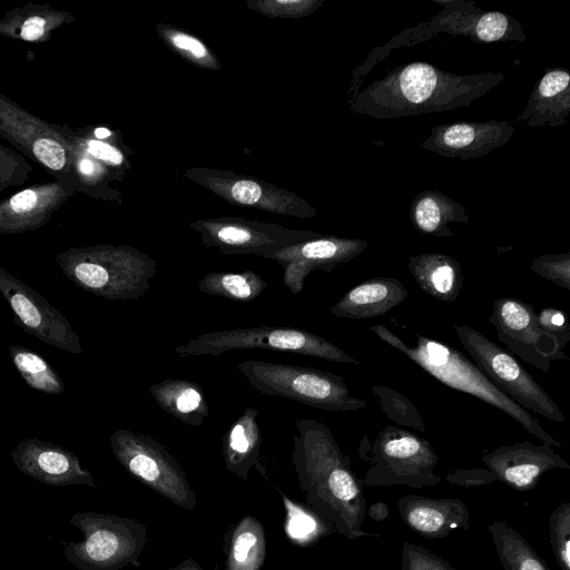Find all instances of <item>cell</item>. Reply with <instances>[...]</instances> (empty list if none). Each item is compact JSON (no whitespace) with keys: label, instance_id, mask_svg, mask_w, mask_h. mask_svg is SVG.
<instances>
[{"label":"cell","instance_id":"6da1fadb","mask_svg":"<svg viewBox=\"0 0 570 570\" xmlns=\"http://www.w3.org/2000/svg\"><path fill=\"white\" fill-rule=\"evenodd\" d=\"M292 462L306 504L350 540L372 535L362 530L366 512L363 481L353 472L331 429L297 419Z\"/></svg>","mask_w":570,"mask_h":570},{"label":"cell","instance_id":"7a4b0ae2","mask_svg":"<svg viewBox=\"0 0 570 570\" xmlns=\"http://www.w3.org/2000/svg\"><path fill=\"white\" fill-rule=\"evenodd\" d=\"M502 79L498 72L459 76L426 62H412L366 87L352 108L363 116L387 119L469 107Z\"/></svg>","mask_w":570,"mask_h":570},{"label":"cell","instance_id":"3957f363","mask_svg":"<svg viewBox=\"0 0 570 570\" xmlns=\"http://www.w3.org/2000/svg\"><path fill=\"white\" fill-rule=\"evenodd\" d=\"M370 331L407 356L439 382L494 406L511 416L543 443L561 448V443L541 426L538 419L500 391L474 362L456 348L419 334H415L416 342L409 345L384 325H373Z\"/></svg>","mask_w":570,"mask_h":570},{"label":"cell","instance_id":"277c9868","mask_svg":"<svg viewBox=\"0 0 570 570\" xmlns=\"http://www.w3.org/2000/svg\"><path fill=\"white\" fill-rule=\"evenodd\" d=\"M57 261L69 281L110 301L138 299L150 288L157 273L153 258L128 246L70 250Z\"/></svg>","mask_w":570,"mask_h":570},{"label":"cell","instance_id":"5b68a950","mask_svg":"<svg viewBox=\"0 0 570 570\" xmlns=\"http://www.w3.org/2000/svg\"><path fill=\"white\" fill-rule=\"evenodd\" d=\"M358 454L368 463L364 487L406 485L413 489L436 485L441 476L434 472L439 455L431 443L393 425L381 430L372 443L364 436Z\"/></svg>","mask_w":570,"mask_h":570},{"label":"cell","instance_id":"8992f818","mask_svg":"<svg viewBox=\"0 0 570 570\" xmlns=\"http://www.w3.org/2000/svg\"><path fill=\"white\" fill-rule=\"evenodd\" d=\"M237 370L258 392L327 411H358L366 401L350 392L343 376L317 368L267 361H243Z\"/></svg>","mask_w":570,"mask_h":570},{"label":"cell","instance_id":"52a82bcc","mask_svg":"<svg viewBox=\"0 0 570 570\" xmlns=\"http://www.w3.org/2000/svg\"><path fill=\"white\" fill-rule=\"evenodd\" d=\"M70 523L83 539L63 547L67 560L79 570H120L138 567L148 542L147 525L135 519L98 512H78Z\"/></svg>","mask_w":570,"mask_h":570},{"label":"cell","instance_id":"ba28073f","mask_svg":"<svg viewBox=\"0 0 570 570\" xmlns=\"http://www.w3.org/2000/svg\"><path fill=\"white\" fill-rule=\"evenodd\" d=\"M262 348L291 352L326 361L358 365L345 351L308 331L289 326L238 327L204 333L175 347L180 357L218 356L234 350Z\"/></svg>","mask_w":570,"mask_h":570},{"label":"cell","instance_id":"9c48e42d","mask_svg":"<svg viewBox=\"0 0 570 570\" xmlns=\"http://www.w3.org/2000/svg\"><path fill=\"white\" fill-rule=\"evenodd\" d=\"M454 331L474 364L513 402L550 421H566L556 401L507 350L469 325L455 324Z\"/></svg>","mask_w":570,"mask_h":570},{"label":"cell","instance_id":"30bf717a","mask_svg":"<svg viewBox=\"0 0 570 570\" xmlns=\"http://www.w3.org/2000/svg\"><path fill=\"white\" fill-rule=\"evenodd\" d=\"M110 449L117 461L141 483L186 510L197 498L177 459L158 440L127 429L115 431Z\"/></svg>","mask_w":570,"mask_h":570},{"label":"cell","instance_id":"8fae6325","mask_svg":"<svg viewBox=\"0 0 570 570\" xmlns=\"http://www.w3.org/2000/svg\"><path fill=\"white\" fill-rule=\"evenodd\" d=\"M489 322L511 353L539 371L548 373L552 361H569L556 340L540 327L534 307L522 299L497 298Z\"/></svg>","mask_w":570,"mask_h":570},{"label":"cell","instance_id":"7c38bea8","mask_svg":"<svg viewBox=\"0 0 570 570\" xmlns=\"http://www.w3.org/2000/svg\"><path fill=\"white\" fill-rule=\"evenodd\" d=\"M0 294L17 324L42 343L81 354V343L71 323L37 291L0 267Z\"/></svg>","mask_w":570,"mask_h":570},{"label":"cell","instance_id":"4fadbf2b","mask_svg":"<svg viewBox=\"0 0 570 570\" xmlns=\"http://www.w3.org/2000/svg\"><path fill=\"white\" fill-rule=\"evenodd\" d=\"M367 246L363 239L315 235L265 258L274 259L283 267L284 285L292 294H298L312 272L330 273L358 256Z\"/></svg>","mask_w":570,"mask_h":570},{"label":"cell","instance_id":"5bb4252c","mask_svg":"<svg viewBox=\"0 0 570 570\" xmlns=\"http://www.w3.org/2000/svg\"><path fill=\"white\" fill-rule=\"evenodd\" d=\"M481 460L498 481L521 492L534 489L543 473L549 470H570V464L552 445H535L529 441L501 445L491 452H484Z\"/></svg>","mask_w":570,"mask_h":570},{"label":"cell","instance_id":"9a60e30c","mask_svg":"<svg viewBox=\"0 0 570 570\" xmlns=\"http://www.w3.org/2000/svg\"><path fill=\"white\" fill-rule=\"evenodd\" d=\"M195 228L203 243L217 247L223 254H255L264 258L284 247L308 239L315 234L264 227L239 222H203Z\"/></svg>","mask_w":570,"mask_h":570},{"label":"cell","instance_id":"2e32d148","mask_svg":"<svg viewBox=\"0 0 570 570\" xmlns=\"http://www.w3.org/2000/svg\"><path fill=\"white\" fill-rule=\"evenodd\" d=\"M16 468L48 485H88L97 488L90 471L83 469L71 451L52 442L23 439L11 451Z\"/></svg>","mask_w":570,"mask_h":570},{"label":"cell","instance_id":"e0dca14e","mask_svg":"<svg viewBox=\"0 0 570 570\" xmlns=\"http://www.w3.org/2000/svg\"><path fill=\"white\" fill-rule=\"evenodd\" d=\"M514 130L509 122L495 120L439 125L422 146L444 157L470 160L503 146Z\"/></svg>","mask_w":570,"mask_h":570},{"label":"cell","instance_id":"ac0fdd59","mask_svg":"<svg viewBox=\"0 0 570 570\" xmlns=\"http://www.w3.org/2000/svg\"><path fill=\"white\" fill-rule=\"evenodd\" d=\"M397 509L402 521L425 539H442L454 530L470 529L469 510L456 498L435 499L410 494L399 499Z\"/></svg>","mask_w":570,"mask_h":570},{"label":"cell","instance_id":"d6986e66","mask_svg":"<svg viewBox=\"0 0 570 570\" xmlns=\"http://www.w3.org/2000/svg\"><path fill=\"white\" fill-rule=\"evenodd\" d=\"M407 295L409 291L396 278H370L347 291L330 312L341 318H374L392 311L404 302Z\"/></svg>","mask_w":570,"mask_h":570},{"label":"cell","instance_id":"ffe728a7","mask_svg":"<svg viewBox=\"0 0 570 570\" xmlns=\"http://www.w3.org/2000/svg\"><path fill=\"white\" fill-rule=\"evenodd\" d=\"M570 112V75L567 69L548 70L533 88L518 117L529 126H560L568 122Z\"/></svg>","mask_w":570,"mask_h":570},{"label":"cell","instance_id":"44dd1931","mask_svg":"<svg viewBox=\"0 0 570 570\" xmlns=\"http://www.w3.org/2000/svg\"><path fill=\"white\" fill-rule=\"evenodd\" d=\"M415 283L441 302H454L463 286L461 266L453 257L441 253L411 256L407 263Z\"/></svg>","mask_w":570,"mask_h":570},{"label":"cell","instance_id":"7402d4cb","mask_svg":"<svg viewBox=\"0 0 570 570\" xmlns=\"http://www.w3.org/2000/svg\"><path fill=\"white\" fill-rule=\"evenodd\" d=\"M258 411L247 406L227 429L223 438V456L226 469L246 481L255 465L262 446V432L257 422Z\"/></svg>","mask_w":570,"mask_h":570},{"label":"cell","instance_id":"603a6c76","mask_svg":"<svg viewBox=\"0 0 570 570\" xmlns=\"http://www.w3.org/2000/svg\"><path fill=\"white\" fill-rule=\"evenodd\" d=\"M157 405L178 421L200 426L209 415V405L199 384L187 379H165L150 385Z\"/></svg>","mask_w":570,"mask_h":570},{"label":"cell","instance_id":"cb8c5ba5","mask_svg":"<svg viewBox=\"0 0 570 570\" xmlns=\"http://www.w3.org/2000/svg\"><path fill=\"white\" fill-rule=\"evenodd\" d=\"M411 219L414 227L425 234L438 237L453 236L449 223H468L464 208L439 191L425 190L419 194L411 206Z\"/></svg>","mask_w":570,"mask_h":570},{"label":"cell","instance_id":"d4e9b609","mask_svg":"<svg viewBox=\"0 0 570 570\" xmlns=\"http://www.w3.org/2000/svg\"><path fill=\"white\" fill-rule=\"evenodd\" d=\"M226 570H261L266 556L263 524L245 515L233 529L226 550Z\"/></svg>","mask_w":570,"mask_h":570},{"label":"cell","instance_id":"484cf974","mask_svg":"<svg viewBox=\"0 0 570 570\" xmlns=\"http://www.w3.org/2000/svg\"><path fill=\"white\" fill-rule=\"evenodd\" d=\"M503 570H550L528 540L507 522L488 527Z\"/></svg>","mask_w":570,"mask_h":570},{"label":"cell","instance_id":"4316f807","mask_svg":"<svg viewBox=\"0 0 570 570\" xmlns=\"http://www.w3.org/2000/svg\"><path fill=\"white\" fill-rule=\"evenodd\" d=\"M266 287V281L253 271L210 272L197 283L199 292L235 302H252Z\"/></svg>","mask_w":570,"mask_h":570},{"label":"cell","instance_id":"83f0119b","mask_svg":"<svg viewBox=\"0 0 570 570\" xmlns=\"http://www.w3.org/2000/svg\"><path fill=\"white\" fill-rule=\"evenodd\" d=\"M9 355L16 370L31 389L51 395L65 392L62 380L40 354L20 345H12L9 347Z\"/></svg>","mask_w":570,"mask_h":570},{"label":"cell","instance_id":"f1b7e54d","mask_svg":"<svg viewBox=\"0 0 570 570\" xmlns=\"http://www.w3.org/2000/svg\"><path fill=\"white\" fill-rule=\"evenodd\" d=\"M283 502L286 512L285 532L294 544L312 546L322 537L335 532L334 527L309 507L296 503L285 495Z\"/></svg>","mask_w":570,"mask_h":570},{"label":"cell","instance_id":"f546056e","mask_svg":"<svg viewBox=\"0 0 570 570\" xmlns=\"http://www.w3.org/2000/svg\"><path fill=\"white\" fill-rule=\"evenodd\" d=\"M372 392L379 397L384 414L394 423L419 431H425V423L416 406L396 390L373 385Z\"/></svg>","mask_w":570,"mask_h":570},{"label":"cell","instance_id":"4dcf8cb0","mask_svg":"<svg viewBox=\"0 0 570 570\" xmlns=\"http://www.w3.org/2000/svg\"><path fill=\"white\" fill-rule=\"evenodd\" d=\"M474 39L484 42L499 40H524L525 35L522 27L512 17L502 12H484L479 16L475 28Z\"/></svg>","mask_w":570,"mask_h":570},{"label":"cell","instance_id":"1f68e13d","mask_svg":"<svg viewBox=\"0 0 570 570\" xmlns=\"http://www.w3.org/2000/svg\"><path fill=\"white\" fill-rule=\"evenodd\" d=\"M549 539L561 570H570V503L558 505L549 517Z\"/></svg>","mask_w":570,"mask_h":570},{"label":"cell","instance_id":"d6a6232c","mask_svg":"<svg viewBox=\"0 0 570 570\" xmlns=\"http://www.w3.org/2000/svg\"><path fill=\"white\" fill-rule=\"evenodd\" d=\"M530 268L544 279L569 291L570 289V253L547 254L539 256Z\"/></svg>","mask_w":570,"mask_h":570},{"label":"cell","instance_id":"836d02e7","mask_svg":"<svg viewBox=\"0 0 570 570\" xmlns=\"http://www.w3.org/2000/svg\"><path fill=\"white\" fill-rule=\"evenodd\" d=\"M401 570H456L439 554L411 542H403Z\"/></svg>","mask_w":570,"mask_h":570},{"label":"cell","instance_id":"e575fe53","mask_svg":"<svg viewBox=\"0 0 570 570\" xmlns=\"http://www.w3.org/2000/svg\"><path fill=\"white\" fill-rule=\"evenodd\" d=\"M537 320L540 327L552 336L558 346L563 350L570 341V330L566 314L554 307H543L537 313Z\"/></svg>","mask_w":570,"mask_h":570},{"label":"cell","instance_id":"d590c367","mask_svg":"<svg viewBox=\"0 0 570 570\" xmlns=\"http://www.w3.org/2000/svg\"><path fill=\"white\" fill-rule=\"evenodd\" d=\"M453 485L474 488L497 482V476L487 468L455 469L445 475Z\"/></svg>","mask_w":570,"mask_h":570},{"label":"cell","instance_id":"8d00e7d4","mask_svg":"<svg viewBox=\"0 0 570 570\" xmlns=\"http://www.w3.org/2000/svg\"><path fill=\"white\" fill-rule=\"evenodd\" d=\"M33 153L42 164L51 169L58 170L65 165V150L50 138L37 139L33 144Z\"/></svg>","mask_w":570,"mask_h":570},{"label":"cell","instance_id":"74e56055","mask_svg":"<svg viewBox=\"0 0 570 570\" xmlns=\"http://www.w3.org/2000/svg\"><path fill=\"white\" fill-rule=\"evenodd\" d=\"M168 39L171 45L180 50L187 52L194 60L210 63V55L207 48L193 36L181 32H169Z\"/></svg>","mask_w":570,"mask_h":570},{"label":"cell","instance_id":"f35d334b","mask_svg":"<svg viewBox=\"0 0 570 570\" xmlns=\"http://www.w3.org/2000/svg\"><path fill=\"white\" fill-rule=\"evenodd\" d=\"M229 195L239 204L254 205L263 198V189L253 180L240 179L232 184Z\"/></svg>","mask_w":570,"mask_h":570},{"label":"cell","instance_id":"ab89813d","mask_svg":"<svg viewBox=\"0 0 570 570\" xmlns=\"http://www.w3.org/2000/svg\"><path fill=\"white\" fill-rule=\"evenodd\" d=\"M88 150L96 158L112 164H120L122 161V155L116 148L99 140H90L88 142Z\"/></svg>","mask_w":570,"mask_h":570},{"label":"cell","instance_id":"60d3db41","mask_svg":"<svg viewBox=\"0 0 570 570\" xmlns=\"http://www.w3.org/2000/svg\"><path fill=\"white\" fill-rule=\"evenodd\" d=\"M37 194L32 189H24L10 199V207L16 213H28L37 204Z\"/></svg>","mask_w":570,"mask_h":570},{"label":"cell","instance_id":"b9f144b4","mask_svg":"<svg viewBox=\"0 0 570 570\" xmlns=\"http://www.w3.org/2000/svg\"><path fill=\"white\" fill-rule=\"evenodd\" d=\"M45 26V19L41 17H31L23 22L20 36L27 41L37 40L43 35Z\"/></svg>","mask_w":570,"mask_h":570},{"label":"cell","instance_id":"7bdbcfd3","mask_svg":"<svg viewBox=\"0 0 570 570\" xmlns=\"http://www.w3.org/2000/svg\"><path fill=\"white\" fill-rule=\"evenodd\" d=\"M368 518L373 521L380 522L385 520L389 517L390 509L389 505L384 502H375L371 504L365 512Z\"/></svg>","mask_w":570,"mask_h":570},{"label":"cell","instance_id":"ee69618b","mask_svg":"<svg viewBox=\"0 0 570 570\" xmlns=\"http://www.w3.org/2000/svg\"><path fill=\"white\" fill-rule=\"evenodd\" d=\"M170 570H203V568L193 559L181 561Z\"/></svg>","mask_w":570,"mask_h":570},{"label":"cell","instance_id":"f6af8a7d","mask_svg":"<svg viewBox=\"0 0 570 570\" xmlns=\"http://www.w3.org/2000/svg\"><path fill=\"white\" fill-rule=\"evenodd\" d=\"M79 169L81 173L86 174V175H90L92 174L94 169H95V166H94V163L89 159H83L81 160L80 165H79Z\"/></svg>","mask_w":570,"mask_h":570},{"label":"cell","instance_id":"bcb514c9","mask_svg":"<svg viewBox=\"0 0 570 570\" xmlns=\"http://www.w3.org/2000/svg\"><path fill=\"white\" fill-rule=\"evenodd\" d=\"M95 135L97 136V138L104 139V138H107L108 136H110V131L106 128H97L95 130Z\"/></svg>","mask_w":570,"mask_h":570}]
</instances>
